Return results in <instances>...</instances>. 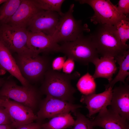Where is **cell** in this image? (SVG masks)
Returning <instances> with one entry per match:
<instances>
[{
  "mask_svg": "<svg viewBox=\"0 0 129 129\" xmlns=\"http://www.w3.org/2000/svg\"><path fill=\"white\" fill-rule=\"evenodd\" d=\"M80 105L74 104L49 96L41 102L36 116L39 121L51 118L58 115L70 112L74 113L82 107Z\"/></svg>",
  "mask_w": 129,
  "mask_h": 129,
  "instance_id": "9c48e42d",
  "label": "cell"
},
{
  "mask_svg": "<svg viewBox=\"0 0 129 129\" xmlns=\"http://www.w3.org/2000/svg\"><path fill=\"white\" fill-rule=\"evenodd\" d=\"M58 52L84 65H88L99 58L90 35H83L74 41L63 43L60 45Z\"/></svg>",
  "mask_w": 129,
  "mask_h": 129,
  "instance_id": "277c9868",
  "label": "cell"
},
{
  "mask_svg": "<svg viewBox=\"0 0 129 129\" xmlns=\"http://www.w3.org/2000/svg\"><path fill=\"white\" fill-rule=\"evenodd\" d=\"M0 66L16 78L22 86L30 85L22 75L11 53L0 41Z\"/></svg>",
  "mask_w": 129,
  "mask_h": 129,
  "instance_id": "e0dca14e",
  "label": "cell"
},
{
  "mask_svg": "<svg viewBox=\"0 0 129 129\" xmlns=\"http://www.w3.org/2000/svg\"><path fill=\"white\" fill-rule=\"evenodd\" d=\"M4 98L3 107L7 112L11 121V124L14 128L17 129L37 119L36 115L31 108L7 98Z\"/></svg>",
  "mask_w": 129,
  "mask_h": 129,
  "instance_id": "30bf717a",
  "label": "cell"
},
{
  "mask_svg": "<svg viewBox=\"0 0 129 129\" xmlns=\"http://www.w3.org/2000/svg\"><path fill=\"white\" fill-rule=\"evenodd\" d=\"M81 4H86L93 9L94 13L90 17L95 24H107L114 26L126 16L118 11L117 6L109 0H77Z\"/></svg>",
  "mask_w": 129,
  "mask_h": 129,
  "instance_id": "52a82bcc",
  "label": "cell"
},
{
  "mask_svg": "<svg viewBox=\"0 0 129 129\" xmlns=\"http://www.w3.org/2000/svg\"><path fill=\"white\" fill-rule=\"evenodd\" d=\"M74 113L76 119L72 129H97L94 128L90 120L80 112L77 110Z\"/></svg>",
  "mask_w": 129,
  "mask_h": 129,
  "instance_id": "d4e9b609",
  "label": "cell"
},
{
  "mask_svg": "<svg viewBox=\"0 0 129 129\" xmlns=\"http://www.w3.org/2000/svg\"><path fill=\"white\" fill-rule=\"evenodd\" d=\"M67 56H59L55 58L52 61L51 69L53 70L59 71L62 69L64 63L66 59Z\"/></svg>",
  "mask_w": 129,
  "mask_h": 129,
  "instance_id": "484cf974",
  "label": "cell"
},
{
  "mask_svg": "<svg viewBox=\"0 0 129 129\" xmlns=\"http://www.w3.org/2000/svg\"><path fill=\"white\" fill-rule=\"evenodd\" d=\"M119 66V70L115 77L108 84L105 85V89L109 87L113 88L115 84L118 81L125 83L126 78L129 75V50H126L114 58Z\"/></svg>",
  "mask_w": 129,
  "mask_h": 129,
  "instance_id": "d6986e66",
  "label": "cell"
},
{
  "mask_svg": "<svg viewBox=\"0 0 129 129\" xmlns=\"http://www.w3.org/2000/svg\"><path fill=\"white\" fill-rule=\"evenodd\" d=\"M11 124L0 125V129H13Z\"/></svg>",
  "mask_w": 129,
  "mask_h": 129,
  "instance_id": "4dcf8cb0",
  "label": "cell"
},
{
  "mask_svg": "<svg viewBox=\"0 0 129 129\" xmlns=\"http://www.w3.org/2000/svg\"><path fill=\"white\" fill-rule=\"evenodd\" d=\"M92 76L88 72L81 77L77 84L78 90L83 95L95 93L96 85Z\"/></svg>",
  "mask_w": 129,
  "mask_h": 129,
  "instance_id": "7402d4cb",
  "label": "cell"
},
{
  "mask_svg": "<svg viewBox=\"0 0 129 129\" xmlns=\"http://www.w3.org/2000/svg\"><path fill=\"white\" fill-rule=\"evenodd\" d=\"M116 62L114 58L111 57L102 56L95 59L92 63L95 68L93 77L94 79L99 78H106L110 82L118 70Z\"/></svg>",
  "mask_w": 129,
  "mask_h": 129,
  "instance_id": "ac0fdd59",
  "label": "cell"
},
{
  "mask_svg": "<svg viewBox=\"0 0 129 129\" xmlns=\"http://www.w3.org/2000/svg\"><path fill=\"white\" fill-rule=\"evenodd\" d=\"M21 1L22 0H7L0 6V25L9 23Z\"/></svg>",
  "mask_w": 129,
  "mask_h": 129,
  "instance_id": "44dd1931",
  "label": "cell"
},
{
  "mask_svg": "<svg viewBox=\"0 0 129 129\" xmlns=\"http://www.w3.org/2000/svg\"><path fill=\"white\" fill-rule=\"evenodd\" d=\"M3 107H0V125L11 124L9 117Z\"/></svg>",
  "mask_w": 129,
  "mask_h": 129,
  "instance_id": "f1b7e54d",
  "label": "cell"
},
{
  "mask_svg": "<svg viewBox=\"0 0 129 129\" xmlns=\"http://www.w3.org/2000/svg\"><path fill=\"white\" fill-rule=\"evenodd\" d=\"M40 122H32L23 126L16 129H40L42 128Z\"/></svg>",
  "mask_w": 129,
  "mask_h": 129,
  "instance_id": "f546056e",
  "label": "cell"
},
{
  "mask_svg": "<svg viewBox=\"0 0 129 129\" xmlns=\"http://www.w3.org/2000/svg\"><path fill=\"white\" fill-rule=\"evenodd\" d=\"M110 109L121 117L129 120V86L127 82H120L119 85L112 89Z\"/></svg>",
  "mask_w": 129,
  "mask_h": 129,
  "instance_id": "5bb4252c",
  "label": "cell"
},
{
  "mask_svg": "<svg viewBox=\"0 0 129 129\" xmlns=\"http://www.w3.org/2000/svg\"><path fill=\"white\" fill-rule=\"evenodd\" d=\"M105 89L104 91L99 94L82 95L80 101L86 105V107L89 111L88 117L99 112L110 105L113 88L109 87Z\"/></svg>",
  "mask_w": 129,
  "mask_h": 129,
  "instance_id": "9a60e30c",
  "label": "cell"
},
{
  "mask_svg": "<svg viewBox=\"0 0 129 129\" xmlns=\"http://www.w3.org/2000/svg\"><path fill=\"white\" fill-rule=\"evenodd\" d=\"M4 82L0 78V87L2 86Z\"/></svg>",
  "mask_w": 129,
  "mask_h": 129,
  "instance_id": "d6a6232c",
  "label": "cell"
},
{
  "mask_svg": "<svg viewBox=\"0 0 129 129\" xmlns=\"http://www.w3.org/2000/svg\"><path fill=\"white\" fill-rule=\"evenodd\" d=\"M60 17L56 12L41 10L32 18L27 29L30 32H42L52 37Z\"/></svg>",
  "mask_w": 129,
  "mask_h": 129,
  "instance_id": "8fae6325",
  "label": "cell"
},
{
  "mask_svg": "<svg viewBox=\"0 0 129 129\" xmlns=\"http://www.w3.org/2000/svg\"><path fill=\"white\" fill-rule=\"evenodd\" d=\"M74 4H71L68 11L60 17L52 37L56 43L74 41L83 35L88 29L80 20H76L73 15Z\"/></svg>",
  "mask_w": 129,
  "mask_h": 129,
  "instance_id": "5b68a950",
  "label": "cell"
},
{
  "mask_svg": "<svg viewBox=\"0 0 129 129\" xmlns=\"http://www.w3.org/2000/svg\"><path fill=\"white\" fill-rule=\"evenodd\" d=\"M90 35L98 54L102 56L114 58L129 49L122 44L114 26L98 24Z\"/></svg>",
  "mask_w": 129,
  "mask_h": 129,
  "instance_id": "3957f363",
  "label": "cell"
},
{
  "mask_svg": "<svg viewBox=\"0 0 129 129\" xmlns=\"http://www.w3.org/2000/svg\"><path fill=\"white\" fill-rule=\"evenodd\" d=\"M75 66V61L70 58H68L63 65V71L64 73L70 74L74 70Z\"/></svg>",
  "mask_w": 129,
  "mask_h": 129,
  "instance_id": "83f0119b",
  "label": "cell"
},
{
  "mask_svg": "<svg viewBox=\"0 0 129 129\" xmlns=\"http://www.w3.org/2000/svg\"><path fill=\"white\" fill-rule=\"evenodd\" d=\"M5 100L3 97H0V107H3V105Z\"/></svg>",
  "mask_w": 129,
  "mask_h": 129,
  "instance_id": "1f68e13d",
  "label": "cell"
},
{
  "mask_svg": "<svg viewBox=\"0 0 129 129\" xmlns=\"http://www.w3.org/2000/svg\"><path fill=\"white\" fill-rule=\"evenodd\" d=\"M41 10L36 5L32 0H22L17 10L7 24L27 29L32 18Z\"/></svg>",
  "mask_w": 129,
  "mask_h": 129,
  "instance_id": "2e32d148",
  "label": "cell"
},
{
  "mask_svg": "<svg viewBox=\"0 0 129 129\" xmlns=\"http://www.w3.org/2000/svg\"><path fill=\"white\" fill-rule=\"evenodd\" d=\"M43 129L42 128H42H41V129Z\"/></svg>",
  "mask_w": 129,
  "mask_h": 129,
  "instance_id": "e575fe53",
  "label": "cell"
},
{
  "mask_svg": "<svg viewBox=\"0 0 129 129\" xmlns=\"http://www.w3.org/2000/svg\"><path fill=\"white\" fill-rule=\"evenodd\" d=\"M90 121L94 127L99 126L104 129H129L128 120L107 108Z\"/></svg>",
  "mask_w": 129,
  "mask_h": 129,
  "instance_id": "4fadbf2b",
  "label": "cell"
},
{
  "mask_svg": "<svg viewBox=\"0 0 129 129\" xmlns=\"http://www.w3.org/2000/svg\"><path fill=\"white\" fill-rule=\"evenodd\" d=\"M27 45L30 51L36 55L58 52L60 46L54 41L52 37L42 32L29 31Z\"/></svg>",
  "mask_w": 129,
  "mask_h": 129,
  "instance_id": "7c38bea8",
  "label": "cell"
},
{
  "mask_svg": "<svg viewBox=\"0 0 129 129\" xmlns=\"http://www.w3.org/2000/svg\"><path fill=\"white\" fill-rule=\"evenodd\" d=\"M7 0H0V5L3 4Z\"/></svg>",
  "mask_w": 129,
  "mask_h": 129,
  "instance_id": "836d02e7",
  "label": "cell"
},
{
  "mask_svg": "<svg viewBox=\"0 0 129 129\" xmlns=\"http://www.w3.org/2000/svg\"><path fill=\"white\" fill-rule=\"evenodd\" d=\"M75 120L70 113L61 114L51 118L48 122L42 124L43 129H65L73 127Z\"/></svg>",
  "mask_w": 129,
  "mask_h": 129,
  "instance_id": "ffe728a7",
  "label": "cell"
},
{
  "mask_svg": "<svg viewBox=\"0 0 129 129\" xmlns=\"http://www.w3.org/2000/svg\"><path fill=\"white\" fill-rule=\"evenodd\" d=\"M120 42L122 45L129 49V45L127 42L129 39V19L125 16L114 25Z\"/></svg>",
  "mask_w": 129,
  "mask_h": 129,
  "instance_id": "603a6c76",
  "label": "cell"
},
{
  "mask_svg": "<svg viewBox=\"0 0 129 129\" xmlns=\"http://www.w3.org/2000/svg\"><path fill=\"white\" fill-rule=\"evenodd\" d=\"M40 95V91L33 86H19L12 80L4 82L0 89V97L11 99L33 110L37 106Z\"/></svg>",
  "mask_w": 129,
  "mask_h": 129,
  "instance_id": "8992f818",
  "label": "cell"
},
{
  "mask_svg": "<svg viewBox=\"0 0 129 129\" xmlns=\"http://www.w3.org/2000/svg\"><path fill=\"white\" fill-rule=\"evenodd\" d=\"M117 8L120 13L127 16L129 13V0H119Z\"/></svg>",
  "mask_w": 129,
  "mask_h": 129,
  "instance_id": "4316f807",
  "label": "cell"
},
{
  "mask_svg": "<svg viewBox=\"0 0 129 129\" xmlns=\"http://www.w3.org/2000/svg\"><path fill=\"white\" fill-rule=\"evenodd\" d=\"M36 5L40 9L57 12L60 16L64 13L61 7L64 0H32Z\"/></svg>",
  "mask_w": 129,
  "mask_h": 129,
  "instance_id": "cb8c5ba5",
  "label": "cell"
},
{
  "mask_svg": "<svg viewBox=\"0 0 129 129\" xmlns=\"http://www.w3.org/2000/svg\"><path fill=\"white\" fill-rule=\"evenodd\" d=\"M14 57L22 75L29 83L43 81L46 72L51 68L52 60L45 55L29 52L16 54Z\"/></svg>",
  "mask_w": 129,
  "mask_h": 129,
  "instance_id": "7a4b0ae2",
  "label": "cell"
},
{
  "mask_svg": "<svg viewBox=\"0 0 129 129\" xmlns=\"http://www.w3.org/2000/svg\"><path fill=\"white\" fill-rule=\"evenodd\" d=\"M29 32L26 28L8 24L1 25L0 41L11 53L21 54L31 52L27 45Z\"/></svg>",
  "mask_w": 129,
  "mask_h": 129,
  "instance_id": "ba28073f",
  "label": "cell"
},
{
  "mask_svg": "<svg viewBox=\"0 0 129 129\" xmlns=\"http://www.w3.org/2000/svg\"><path fill=\"white\" fill-rule=\"evenodd\" d=\"M78 72L67 74L55 71L51 68L46 72L43 80L40 91L46 96L60 99L73 103L76 89L71 81L79 77Z\"/></svg>",
  "mask_w": 129,
  "mask_h": 129,
  "instance_id": "6da1fadb",
  "label": "cell"
}]
</instances>
